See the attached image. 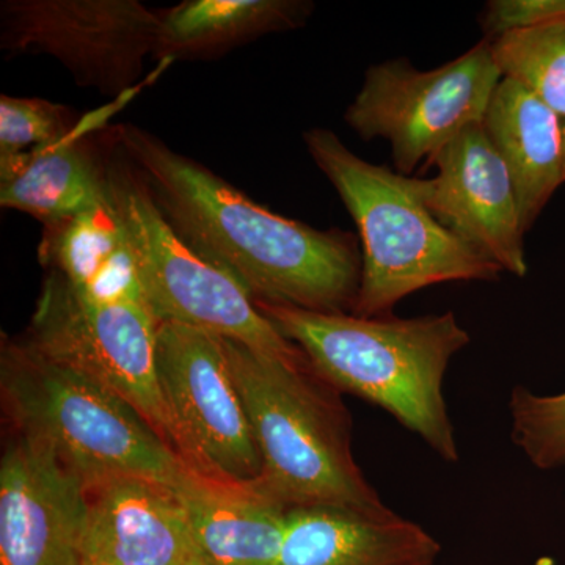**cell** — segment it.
<instances>
[{"label":"cell","mask_w":565,"mask_h":565,"mask_svg":"<svg viewBox=\"0 0 565 565\" xmlns=\"http://www.w3.org/2000/svg\"><path fill=\"white\" fill-rule=\"evenodd\" d=\"M563 17H565V14H563Z\"/></svg>","instance_id":"26"},{"label":"cell","mask_w":565,"mask_h":565,"mask_svg":"<svg viewBox=\"0 0 565 565\" xmlns=\"http://www.w3.org/2000/svg\"><path fill=\"white\" fill-rule=\"evenodd\" d=\"M79 122L68 107L40 98L0 96V158L22 154L70 136Z\"/></svg>","instance_id":"22"},{"label":"cell","mask_w":565,"mask_h":565,"mask_svg":"<svg viewBox=\"0 0 565 565\" xmlns=\"http://www.w3.org/2000/svg\"><path fill=\"white\" fill-rule=\"evenodd\" d=\"M40 258L85 300L147 303L136 256L114 199L68 221L44 226Z\"/></svg>","instance_id":"18"},{"label":"cell","mask_w":565,"mask_h":565,"mask_svg":"<svg viewBox=\"0 0 565 565\" xmlns=\"http://www.w3.org/2000/svg\"><path fill=\"white\" fill-rule=\"evenodd\" d=\"M109 182L145 299L159 322L195 327L292 362L305 360L236 278L181 239L139 172L110 167Z\"/></svg>","instance_id":"6"},{"label":"cell","mask_w":565,"mask_h":565,"mask_svg":"<svg viewBox=\"0 0 565 565\" xmlns=\"http://www.w3.org/2000/svg\"><path fill=\"white\" fill-rule=\"evenodd\" d=\"M117 137L174 232L255 302L352 313L362 256L351 234L275 214L137 126H120Z\"/></svg>","instance_id":"1"},{"label":"cell","mask_w":565,"mask_h":565,"mask_svg":"<svg viewBox=\"0 0 565 565\" xmlns=\"http://www.w3.org/2000/svg\"><path fill=\"white\" fill-rule=\"evenodd\" d=\"M512 444L539 470L565 467V392L535 394L515 386L509 401Z\"/></svg>","instance_id":"21"},{"label":"cell","mask_w":565,"mask_h":565,"mask_svg":"<svg viewBox=\"0 0 565 565\" xmlns=\"http://www.w3.org/2000/svg\"><path fill=\"white\" fill-rule=\"evenodd\" d=\"M490 51L503 79L522 85L565 118V17L500 33Z\"/></svg>","instance_id":"20"},{"label":"cell","mask_w":565,"mask_h":565,"mask_svg":"<svg viewBox=\"0 0 565 565\" xmlns=\"http://www.w3.org/2000/svg\"><path fill=\"white\" fill-rule=\"evenodd\" d=\"M98 120L103 118L93 115L61 141L0 158L2 207L50 226L110 203L109 169H103L84 141Z\"/></svg>","instance_id":"16"},{"label":"cell","mask_w":565,"mask_h":565,"mask_svg":"<svg viewBox=\"0 0 565 565\" xmlns=\"http://www.w3.org/2000/svg\"><path fill=\"white\" fill-rule=\"evenodd\" d=\"M0 377L18 430L47 441L84 482L140 476L178 489L193 471L128 401L25 340L3 343Z\"/></svg>","instance_id":"5"},{"label":"cell","mask_w":565,"mask_h":565,"mask_svg":"<svg viewBox=\"0 0 565 565\" xmlns=\"http://www.w3.org/2000/svg\"><path fill=\"white\" fill-rule=\"evenodd\" d=\"M482 125L514 181L527 233L564 184L561 117L522 85L503 79L493 92Z\"/></svg>","instance_id":"17"},{"label":"cell","mask_w":565,"mask_h":565,"mask_svg":"<svg viewBox=\"0 0 565 565\" xmlns=\"http://www.w3.org/2000/svg\"><path fill=\"white\" fill-rule=\"evenodd\" d=\"M305 145L332 182L362 239V280L353 315L392 316L419 289L451 281H497L503 270L449 232L408 184V177L364 161L329 129H310Z\"/></svg>","instance_id":"4"},{"label":"cell","mask_w":565,"mask_h":565,"mask_svg":"<svg viewBox=\"0 0 565 565\" xmlns=\"http://www.w3.org/2000/svg\"><path fill=\"white\" fill-rule=\"evenodd\" d=\"M85 519L84 479L20 433L0 463V565H82Z\"/></svg>","instance_id":"12"},{"label":"cell","mask_w":565,"mask_h":565,"mask_svg":"<svg viewBox=\"0 0 565 565\" xmlns=\"http://www.w3.org/2000/svg\"><path fill=\"white\" fill-rule=\"evenodd\" d=\"M501 81L489 41L434 70L407 61L381 63L366 71L345 122L364 140H388L394 166L408 177L465 129L484 121Z\"/></svg>","instance_id":"8"},{"label":"cell","mask_w":565,"mask_h":565,"mask_svg":"<svg viewBox=\"0 0 565 565\" xmlns=\"http://www.w3.org/2000/svg\"><path fill=\"white\" fill-rule=\"evenodd\" d=\"M427 163L437 169L434 178L408 177L419 202L503 273L525 277L526 232L514 181L484 125L465 129Z\"/></svg>","instance_id":"11"},{"label":"cell","mask_w":565,"mask_h":565,"mask_svg":"<svg viewBox=\"0 0 565 565\" xmlns=\"http://www.w3.org/2000/svg\"><path fill=\"white\" fill-rule=\"evenodd\" d=\"M82 565L195 563L188 515L177 489L140 476L85 482Z\"/></svg>","instance_id":"13"},{"label":"cell","mask_w":565,"mask_h":565,"mask_svg":"<svg viewBox=\"0 0 565 565\" xmlns=\"http://www.w3.org/2000/svg\"><path fill=\"white\" fill-rule=\"evenodd\" d=\"M256 305L322 381L388 412L445 462L459 460L444 382L471 338L455 313L362 318Z\"/></svg>","instance_id":"2"},{"label":"cell","mask_w":565,"mask_h":565,"mask_svg":"<svg viewBox=\"0 0 565 565\" xmlns=\"http://www.w3.org/2000/svg\"><path fill=\"white\" fill-rule=\"evenodd\" d=\"M313 6L303 0H185L159 11V61L206 58L234 46L302 28Z\"/></svg>","instance_id":"19"},{"label":"cell","mask_w":565,"mask_h":565,"mask_svg":"<svg viewBox=\"0 0 565 565\" xmlns=\"http://www.w3.org/2000/svg\"><path fill=\"white\" fill-rule=\"evenodd\" d=\"M202 565H278L289 509L255 484L192 471L177 489Z\"/></svg>","instance_id":"15"},{"label":"cell","mask_w":565,"mask_h":565,"mask_svg":"<svg viewBox=\"0 0 565 565\" xmlns=\"http://www.w3.org/2000/svg\"><path fill=\"white\" fill-rule=\"evenodd\" d=\"M262 459L255 486L286 508L386 511L355 462L351 419L308 360L292 362L223 338Z\"/></svg>","instance_id":"3"},{"label":"cell","mask_w":565,"mask_h":565,"mask_svg":"<svg viewBox=\"0 0 565 565\" xmlns=\"http://www.w3.org/2000/svg\"><path fill=\"white\" fill-rule=\"evenodd\" d=\"M563 172L565 182V121L563 122Z\"/></svg>","instance_id":"24"},{"label":"cell","mask_w":565,"mask_h":565,"mask_svg":"<svg viewBox=\"0 0 565 565\" xmlns=\"http://www.w3.org/2000/svg\"><path fill=\"white\" fill-rule=\"evenodd\" d=\"M565 14V0H493L489 22L493 31L505 32Z\"/></svg>","instance_id":"23"},{"label":"cell","mask_w":565,"mask_h":565,"mask_svg":"<svg viewBox=\"0 0 565 565\" xmlns=\"http://www.w3.org/2000/svg\"><path fill=\"white\" fill-rule=\"evenodd\" d=\"M156 360L181 459L207 478L255 484L262 459L223 338L159 322Z\"/></svg>","instance_id":"9"},{"label":"cell","mask_w":565,"mask_h":565,"mask_svg":"<svg viewBox=\"0 0 565 565\" xmlns=\"http://www.w3.org/2000/svg\"><path fill=\"white\" fill-rule=\"evenodd\" d=\"M158 327L147 303L90 302L51 270L25 341L128 401L178 455L156 360Z\"/></svg>","instance_id":"7"},{"label":"cell","mask_w":565,"mask_h":565,"mask_svg":"<svg viewBox=\"0 0 565 565\" xmlns=\"http://www.w3.org/2000/svg\"><path fill=\"white\" fill-rule=\"evenodd\" d=\"M441 546L392 509L313 505L286 516L278 565H435Z\"/></svg>","instance_id":"14"},{"label":"cell","mask_w":565,"mask_h":565,"mask_svg":"<svg viewBox=\"0 0 565 565\" xmlns=\"http://www.w3.org/2000/svg\"><path fill=\"white\" fill-rule=\"evenodd\" d=\"M188 565H202L199 563V561H195V563H191V564H188Z\"/></svg>","instance_id":"25"},{"label":"cell","mask_w":565,"mask_h":565,"mask_svg":"<svg viewBox=\"0 0 565 565\" xmlns=\"http://www.w3.org/2000/svg\"><path fill=\"white\" fill-rule=\"evenodd\" d=\"M159 24L137 0H6L0 47L51 55L82 87L122 96L154 55Z\"/></svg>","instance_id":"10"}]
</instances>
